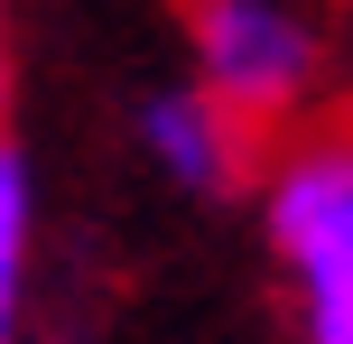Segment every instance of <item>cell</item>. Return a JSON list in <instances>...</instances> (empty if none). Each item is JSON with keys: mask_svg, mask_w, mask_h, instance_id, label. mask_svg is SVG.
<instances>
[{"mask_svg": "<svg viewBox=\"0 0 353 344\" xmlns=\"http://www.w3.org/2000/svg\"><path fill=\"white\" fill-rule=\"evenodd\" d=\"M270 252L307 344H353V140H307L270 177Z\"/></svg>", "mask_w": 353, "mask_h": 344, "instance_id": "cell-1", "label": "cell"}, {"mask_svg": "<svg viewBox=\"0 0 353 344\" xmlns=\"http://www.w3.org/2000/svg\"><path fill=\"white\" fill-rule=\"evenodd\" d=\"M195 65H205V93L232 112V121H270L307 93L316 74V37L279 10V0H195Z\"/></svg>", "mask_w": 353, "mask_h": 344, "instance_id": "cell-2", "label": "cell"}, {"mask_svg": "<svg viewBox=\"0 0 353 344\" xmlns=\"http://www.w3.org/2000/svg\"><path fill=\"white\" fill-rule=\"evenodd\" d=\"M140 140H149V159H159L176 186H195V196H214V186L242 177V121H232L205 84L195 93H159V103L140 112Z\"/></svg>", "mask_w": 353, "mask_h": 344, "instance_id": "cell-3", "label": "cell"}, {"mask_svg": "<svg viewBox=\"0 0 353 344\" xmlns=\"http://www.w3.org/2000/svg\"><path fill=\"white\" fill-rule=\"evenodd\" d=\"M19 298H28V159L0 149V344H19Z\"/></svg>", "mask_w": 353, "mask_h": 344, "instance_id": "cell-4", "label": "cell"}, {"mask_svg": "<svg viewBox=\"0 0 353 344\" xmlns=\"http://www.w3.org/2000/svg\"><path fill=\"white\" fill-rule=\"evenodd\" d=\"M0 103H10V56H0Z\"/></svg>", "mask_w": 353, "mask_h": 344, "instance_id": "cell-5", "label": "cell"}]
</instances>
